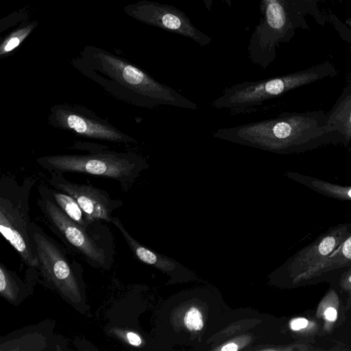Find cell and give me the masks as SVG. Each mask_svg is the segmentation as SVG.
<instances>
[{"mask_svg": "<svg viewBox=\"0 0 351 351\" xmlns=\"http://www.w3.org/2000/svg\"><path fill=\"white\" fill-rule=\"evenodd\" d=\"M37 22H32L10 33L1 43L0 56H5L14 50L37 26Z\"/></svg>", "mask_w": 351, "mask_h": 351, "instance_id": "d6986e66", "label": "cell"}, {"mask_svg": "<svg viewBox=\"0 0 351 351\" xmlns=\"http://www.w3.org/2000/svg\"><path fill=\"white\" fill-rule=\"evenodd\" d=\"M37 205L48 221V226L62 241L97 269H109L113 260L110 242H104L105 227L86 230L68 217L51 200L40 197ZM96 227V226H95Z\"/></svg>", "mask_w": 351, "mask_h": 351, "instance_id": "52a82bcc", "label": "cell"}, {"mask_svg": "<svg viewBox=\"0 0 351 351\" xmlns=\"http://www.w3.org/2000/svg\"><path fill=\"white\" fill-rule=\"evenodd\" d=\"M285 175L289 179L324 195L337 199L351 201V186L337 184L293 171H287Z\"/></svg>", "mask_w": 351, "mask_h": 351, "instance_id": "2e32d148", "label": "cell"}, {"mask_svg": "<svg viewBox=\"0 0 351 351\" xmlns=\"http://www.w3.org/2000/svg\"><path fill=\"white\" fill-rule=\"evenodd\" d=\"M350 235L351 225L341 224L319 236L298 254L296 276L322 262Z\"/></svg>", "mask_w": 351, "mask_h": 351, "instance_id": "7c38bea8", "label": "cell"}, {"mask_svg": "<svg viewBox=\"0 0 351 351\" xmlns=\"http://www.w3.org/2000/svg\"><path fill=\"white\" fill-rule=\"evenodd\" d=\"M212 135L278 154L304 153L328 145H343L344 142L322 110L282 112L267 119L220 128Z\"/></svg>", "mask_w": 351, "mask_h": 351, "instance_id": "6da1fadb", "label": "cell"}, {"mask_svg": "<svg viewBox=\"0 0 351 351\" xmlns=\"http://www.w3.org/2000/svg\"><path fill=\"white\" fill-rule=\"evenodd\" d=\"M40 197L47 198L56 204L68 217L86 230L93 229L98 224H90L84 213L76 202L69 194L47 186L38 187ZM98 222V221H97Z\"/></svg>", "mask_w": 351, "mask_h": 351, "instance_id": "9a60e30c", "label": "cell"}, {"mask_svg": "<svg viewBox=\"0 0 351 351\" xmlns=\"http://www.w3.org/2000/svg\"><path fill=\"white\" fill-rule=\"evenodd\" d=\"M82 75L108 94L128 104L144 108L161 106L196 110V103L171 87L160 83L128 60L106 50L86 47L72 60Z\"/></svg>", "mask_w": 351, "mask_h": 351, "instance_id": "7a4b0ae2", "label": "cell"}, {"mask_svg": "<svg viewBox=\"0 0 351 351\" xmlns=\"http://www.w3.org/2000/svg\"><path fill=\"white\" fill-rule=\"evenodd\" d=\"M238 349L237 346L235 343H230L224 346L222 348V351H235Z\"/></svg>", "mask_w": 351, "mask_h": 351, "instance_id": "cb8c5ba5", "label": "cell"}, {"mask_svg": "<svg viewBox=\"0 0 351 351\" xmlns=\"http://www.w3.org/2000/svg\"><path fill=\"white\" fill-rule=\"evenodd\" d=\"M49 173V184L73 197L90 224L99 221L111 223L113 211L123 206L121 200L112 199L104 189L90 184L74 183L65 178L63 173L60 172Z\"/></svg>", "mask_w": 351, "mask_h": 351, "instance_id": "8fae6325", "label": "cell"}, {"mask_svg": "<svg viewBox=\"0 0 351 351\" xmlns=\"http://www.w3.org/2000/svg\"><path fill=\"white\" fill-rule=\"evenodd\" d=\"M339 286L341 289L351 294V267L343 273L340 278Z\"/></svg>", "mask_w": 351, "mask_h": 351, "instance_id": "44dd1931", "label": "cell"}, {"mask_svg": "<svg viewBox=\"0 0 351 351\" xmlns=\"http://www.w3.org/2000/svg\"><path fill=\"white\" fill-rule=\"evenodd\" d=\"M122 338L129 344L134 346H138L141 344L142 340L141 337L136 333L130 331H124L121 333Z\"/></svg>", "mask_w": 351, "mask_h": 351, "instance_id": "7402d4cb", "label": "cell"}, {"mask_svg": "<svg viewBox=\"0 0 351 351\" xmlns=\"http://www.w3.org/2000/svg\"><path fill=\"white\" fill-rule=\"evenodd\" d=\"M289 0H261L259 23L247 47L252 62L265 69L276 57V47L287 41L293 27Z\"/></svg>", "mask_w": 351, "mask_h": 351, "instance_id": "ba28073f", "label": "cell"}, {"mask_svg": "<svg viewBox=\"0 0 351 351\" xmlns=\"http://www.w3.org/2000/svg\"><path fill=\"white\" fill-rule=\"evenodd\" d=\"M27 285L12 271L0 263V295L16 306L29 295Z\"/></svg>", "mask_w": 351, "mask_h": 351, "instance_id": "e0dca14e", "label": "cell"}, {"mask_svg": "<svg viewBox=\"0 0 351 351\" xmlns=\"http://www.w3.org/2000/svg\"><path fill=\"white\" fill-rule=\"evenodd\" d=\"M310 322L304 318V317H298L293 319L290 323V327L291 330L294 331H300L302 329L306 328L309 324Z\"/></svg>", "mask_w": 351, "mask_h": 351, "instance_id": "603a6c76", "label": "cell"}, {"mask_svg": "<svg viewBox=\"0 0 351 351\" xmlns=\"http://www.w3.org/2000/svg\"><path fill=\"white\" fill-rule=\"evenodd\" d=\"M328 123L343 137V146L351 143V76L332 108L327 112Z\"/></svg>", "mask_w": 351, "mask_h": 351, "instance_id": "4fadbf2b", "label": "cell"}, {"mask_svg": "<svg viewBox=\"0 0 351 351\" xmlns=\"http://www.w3.org/2000/svg\"><path fill=\"white\" fill-rule=\"evenodd\" d=\"M337 73L332 64L324 62L280 76L243 82L224 89L210 106L217 109L229 110L233 114L250 113L269 99L298 87L333 77Z\"/></svg>", "mask_w": 351, "mask_h": 351, "instance_id": "5b68a950", "label": "cell"}, {"mask_svg": "<svg viewBox=\"0 0 351 351\" xmlns=\"http://www.w3.org/2000/svg\"><path fill=\"white\" fill-rule=\"evenodd\" d=\"M124 12L141 23L186 37L202 47L212 40L192 23L184 12L173 5L142 0L125 6Z\"/></svg>", "mask_w": 351, "mask_h": 351, "instance_id": "30bf717a", "label": "cell"}, {"mask_svg": "<svg viewBox=\"0 0 351 351\" xmlns=\"http://www.w3.org/2000/svg\"><path fill=\"white\" fill-rule=\"evenodd\" d=\"M348 304H351V294L349 295Z\"/></svg>", "mask_w": 351, "mask_h": 351, "instance_id": "484cf974", "label": "cell"}, {"mask_svg": "<svg viewBox=\"0 0 351 351\" xmlns=\"http://www.w3.org/2000/svg\"><path fill=\"white\" fill-rule=\"evenodd\" d=\"M339 300L337 293L330 290L320 302L317 315L324 320V330L329 331L337 319Z\"/></svg>", "mask_w": 351, "mask_h": 351, "instance_id": "ac0fdd59", "label": "cell"}, {"mask_svg": "<svg viewBox=\"0 0 351 351\" xmlns=\"http://www.w3.org/2000/svg\"><path fill=\"white\" fill-rule=\"evenodd\" d=\"M184 323L189 330H200L203 326V322L199 311L195 308H191L185 315Z\"/></svg>", "mask_w": 351, "mask_h": 351, "instance_id": "ffe728a7", "label": "cell"}, {"mask_svg": "<svg viewBox=\"0 0 351 351\" xmlns=\"http://www.w3.org/2000/svg\"><path fill=\"white\" fill-rule=\"evenodd\" d=\"M351 265V235L322 262L297 276L296 282L316 278L332 270Z\"/></svg>", "mask_w": 351, "mask_h": 351, "instance_id": "5bb4252c", "label": "cell"}, {"mask_svg": "<svg viewBox=\"0 0 351 351\" xmlns=\"http://www.w3.org/2000/svg\"><path fill=\"white\" fill-rule=\"evenodd\" d=\"M223 2L226 3L229 7L232 6V0H221Z\"/></svg>", "mask_w": 351, "mask_h": 351, "instance_id": "d4e9b609", "label": "cell"}, {"mask_svg": "<svg viewBox=\"0 0 351 351\" xmlns=\"http://www.w3.org/2000/svg\"><path fill=\"white\" fill-rule=\"evenodd\" d=\"M36 179L19 184L12 176L0 178V231L27 266L37 269L38 260L29 233V196Z\"/></svg>", "mask_w": 351, "mask_h": 351, "instance_id": "8992f818", "label": "cell"}, {"mask_svg": "<svg viewBox=\"0 0 351 351\" xmlns=\"http://www.w3.org/2000/svg\"><path fill=\"white\" fill-rule=\"evenodd\" d=\"M52 127L76 136L114 143H136V139L123 132L107 119L85 106L70 104L51 107L47 117Z\"/></svg>", "mask_w": 351, "mask_h": 351, "instance_id": "9c48e42d", "label": "cell"}, {"mask_svg": "<svg viewBox=\"0 0 351 351\" xmlns=\"http://www.w3.org/2000/svg\"><path fill=\"white\" fill-rule=\"evenodd\" d=\"M37 164L49 171L79 173L117 181L128 191L141 173L149 168L147 160L134 152H118L101 145L84 154H56L36 158Z\"/></svg>", "mask_w": 351, "mask_h": 351, "instance_id": "3957f363", "label": "cell"}, {"mask_svg": "<svg viewBox=\"0 0 351 351\" xmlns=\"http://www.w3.org/2000/svg\"><path fill=\"white\" fill-rule=\"evenodd\" d=\"M29 233L45 285L80 313H88L82 266L71 262L59 244L34 222L30 223Z\"/></svg>", "mask_w": 351, "mask_h": 351, "instance_id": "277c9868", "label": "cell"}]
</instances>
